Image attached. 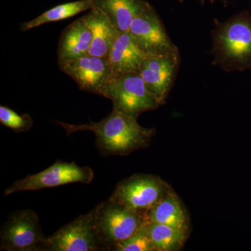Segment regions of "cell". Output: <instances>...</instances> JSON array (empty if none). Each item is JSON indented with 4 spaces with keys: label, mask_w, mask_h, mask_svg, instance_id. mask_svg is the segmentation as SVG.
Wrapping results in <instances>:
<instances>
[{
    "label": "cell",
    "mask_w": 251,
    "mask_h": 251,
    "mask_svg": "<svg viewBox=\"0 0 251 251\" xmlns=\"http://www.w3.org/2000/svg\"><path fill=\"white\" fill-rule=\"evenodd\" d=\"M63 127L68 135L78 131H92L96 135V143L104 156L126 155L146 148L154 136L155 128H145L137 118L112 109L111 113L98 122L72 125L55 122Z\"/></svg>",
    "instance_id": "1"
},
{
    "label": "cell",
    "mask_w": 251,
    "mask_h": 251,
    "mask_svg": "<svg viewBox=\"0 0 251 251\" xmlns=\"http://www.w3.org/2000/svg\"><path fill=\"white\" fill-rule=\"evenodd\" d=\"M212 64L225 72L251 70V14L247 10L227 21L214 20L211 31Z\"/></svg>",
    "instance_id": "2"
},
{
    "label": "cell",
    "mask_w": 251,
    "mask_h": 251,
    "mask_svg": "<svg viewBox=\"0 0 251 251\" xmlns=\"http://www.w3.org/2000/svg\"><path fill=\"white\" fill-rule=\"evenodd\" d=\"M96 222L106 251L138 232L149 223L148 212L128 209L110 198L96 206Z\"/></svg>",
    "instance_id": "3"
},
{
    "label": "cell",
    "mask_w": 251,
    "mask_h": 251,
    "mask_svg": "<svg viewBox=\"0 0 251 251\" xmlns=\"http://www.w3.org/2000/svg\"><path fill=\"white\" fill-rule=\"evenodd\" d=\"M104 97L111 100L115 110L137 119L143 112L161 105L137 72L112 77Z\"/></svg>",
    "instance_id": "4"
},
{
    "label": "cell",
    "mask_w": 251,
    "mask_h": 251,
    "mask_svg": "<svg viewBox=\"0 0 251 251\" xmlns=\"http://www.w3.org/2000/svg\"><path fill=\"white\" fill-rule=\"evenodd\" d=\"M96 212L95 207L46 237L43 251H106L97 227Z\"/></svg>",
    "instance_id": "5"
},
{
    "label": "cell",
    "mask_w": 251,
    "mask_h": 251,
    "mask_svg": "<svg viewBox=\"0 0 251 251\" xmlns=\"http://www.w3.org/2000/svg\"><path fill=\"white\" fill-rule=\"evenodd\" d=\"M46 239L35 211L18 210L9 214L1 227L0 250L43 251Z\"/></svg>",
    "instance_id": "6"
},
{
    "label": "cell",
    "mask_w": 251,
    "mask_h": 251,
    "mask_svg": "<svg viewBox=\"0 0 251 251\" xmlns=\"http://www.w3.org/2000/svg\"><path fill=\"white\" fill-rule=\"evenodd\" d=\"M93 170L88 166H79L75 162L57 161L49 168L34 175H29L14 181L4 191V196L22 191H38L57 187L73 183L90 184L93 181Z\"/></svg>",
    "instance_id": "7"
},
{
    "label": "cell",
    "mask_w": 251,
    "mask_h": 251,
    "mask_svg": "<svg viewBox=\"0 0 251 251\" xmlns=\"http://www.w3.org/2000/svg\"><path fill=\"white\" fill-rule=\"evenodd\" d=\"M169 191V186L158 176L135 175L120 181L109 198L128 209L148 212Z\"/></svg>",
    "instance_id": "8"
},
{
    "label": "cell",
    "mask_w": 251,
    "mask_h": 251,
    "mask_svg": "<svg viewBox=\"0 0 251 251\" xmlns=\"http://www.w3.org/2000/svg\"><path fill=\"white\" fill-rule=\"evenodd\" d=\"M128 32L146 55L179 52L156 9L150 3L133 19Z\"/></svg>",
    "instance_id": "9"
},
{
    "label": "cell",
    "mask_w": 251,
    "mask_h": 251,
    "mask_svg": "<svg viewBox=\"0 0 251 251\" xmlns=\"http://www.w3.org/2000/svg\"><path fill=\"white\" fill-rule=\"evenodd\" d=\"M58 64L61 70L72 77L80 90L103 97L107 85L113 77L106 58L90 54Z\"/></svg>",
    "instance_id": "10"
},
{
    "label": "cell",
    "mask_w": 251,
    "mask_h": 251,
    "mask_svg": "<svg viewBox=\"0 0 251 251\" xmlns=\"http://www.w3.org/2000/svg\"><path fill=\"white\" fill-rule=\"evenodd\" d=\"M180 64L179 52L146 55L138 74L148 90L156 97L158 103H166Z\"/></svg>",
    "instance_id": "11"
},
{
    "label": "cell",
    "mask_w": 251,
    "mask_h": 251,
    "mask_svg": "<svg viewBox=\"0 0 251 251\" xmlns=\"http://www.w3.org/2000/svg\"><path fill=\"white\" fill-rule=\"evenodd\" d=\"M146 54L129 32H120L105 57L113 76L138 73Z\"/></svg>",
    "instance_id": "12"
},
{
    "label": "cell",
    "mask_w": 251,
    "mask_h": 251,
    "mask_svg": "<svg viewBox=\"0 0 251 251\" xmlns=\"http://www.w3.org/2000/svg\"><path fill=\"white\" fill-rule=\"evenodd\" d=\"M92 33L83 17H81L64 29L58 44V62L82 57L89 54Z\"/></svg>",
    "instance_id": "13"
},
{
    "label": "cell",
    "mask_w": 251,
    "mask_h": 251,
    "mask_svg": "<svg viewBox=\"0 0 251 251\" xmlns=\"http://www.w3.org/2000/svg\"><path fill=\"white\" fill-rule=\"evenodd\" d=\"M146 0H92V7L101 11L120 32H128L133 19L147 6Z\"/></svg>",
    "instance_id": "14"
},
{
    "label": "cell",
    "mask_w": 251,
    "mask_h": 251,
    "mask_svg": "<svg viewBox=\"0 0 251 251\" xmlns=\"http://www.w3.org/2000/svg\"><path fill=\"white\" fill-rule=\"evenodd\" d=\"M92 33L89 54L105 58L120 31L99 9L92 7L82 16Z\"/></svg>",
    "instance_id": "15"
},
{
    "label": "cell",
    "mask_w": 251,
    "mask_h": 251,
    "mask_svg": "<svg viewBox=\"0 0 251 251\" xmlns=\"http://www.w3.org/2000/svg\"><path fill=\"white\" fill-rule=\"evenodd\" d=\"M148 217L150 223L168 225L175 228L188 230L186 211L176 195L171 191L148 211Z\"/></svg>",
    "instance_id": "16"
},
{
    "label": "cell",
    "mask_w": 251,
    "mask_h": 251,
    "mask_svg": "<svg viewBox=\"0 0 251 251\" xmlns=\"http://www.w3.org/2000/svg\"><path fill=\"white\" fill-rule=\"evenodd\" d=\"M92 6V0H77L57 5L31 21L22 23L21 30H30L46 23L57 22L74 17L84 11H90Z\"/></svg>",
    "instance_id": "17"
},
{
    "label": "cell",
    "mask_w": 251,
    "mask_h": 251,
    "mask_svg": "<svg viewBox=\"0 0 251 251\" xmlns=\"http://www.w3.org/2000/svg\"><path fill=\"white\" fill-rule=\"evenodd\" d=\"M145 230L156 251H177L187 237V231L156 223L149 222Z\"/></svg>",
    "instance_id": "18"
},
{
    "label": "cell",
    "mask_w": 251,
    "mask_h": 251,
    "mask_svg": "<svg viewBox=\"0 0 251 251\" xmlns=\"http://www.w3.org/2000/svg\"><path fill=\"white\" fill-rule=\"evenodd\" d=\"M0 122L4 126L17 133L30 130L33 125L31 117L28 114L20 115L9 107L0 106Z\"/></svg>",
    "instance_id": "19"
},
{
    "label": "cell",
    "mask_w": 251,
    "mask_h": 251,
    "mask_svg": "<svg viewBox=\"0 0 251 251\" xmlns=\"http://www.w3.org/2000/svg\"><path fill=\"white\" fill-rule=\"evenodd\" d=\"M145 226L138 232L123 242L119 243L114 248L115 251H153L152 244L149 238Z\"/></svg>",
    "instance_id": "20"
},
{
    "label": "cell",
    "mask_w": 251,
    "mask_h": 251,
    "mask_svg": "<svg viewBox=\"0 0 251 251\" xmlns=\"http://www.w3.org/2000/svg\"><path fill=\"white\" fill-rule=\"evenodd\" d=\"M179 2L183 3L186 0H178ZM202 3L205 2L206 1H209V2L211 3V4H214V2L216 1V0H201ZM219 1H222L224 3L225 6H227V4H228V0H219Z\"/></svg>",
    "instance_id": "21"
}]
</instances>
